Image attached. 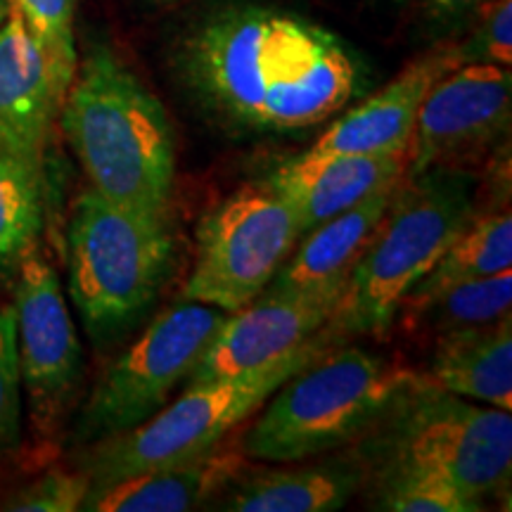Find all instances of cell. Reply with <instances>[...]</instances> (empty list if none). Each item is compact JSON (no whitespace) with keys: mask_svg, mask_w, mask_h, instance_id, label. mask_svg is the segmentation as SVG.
<instances>
[{"mask_svg":"<svg viewBox=\"0 0 512 512\" xmlns=\"http://www.w3.org/2000/svg\"><path fill=\"white\" fill-rule=\"evenodd\" d=\"M185 79L230 124L264 133L313 128L363 91L366 74L335 34L266 8L202 19L181 48Z\"/></svg>","mask_w":512,"mask_h":512,"instance_id":"6da1fadb","label":"cell"},{"mask_svg":"<svg viewBox=\"0 0 512 512\" xmlns=\"http://www.w3.org/2000/svg\"><path fill=\"white\" fill-rule=\"evenodd\" d=\"M57 119L93 190L143 209H169L174 128L157 95L112 48L93 46L76 62Z\"/></svg>","mask_w":512,"mask_h":512,"instance_id":"7a4b0ae2","label":"cell"},{"mask_svg":"<svg viewBox=\"0 0 512 512\" xmlns=\"http://www.w3.org/2000/svg\"><path fill=\"white\" fill-rule=\"evenodd\" d=\"M475 195V176L453 164L403 176L323 330L335 342L382 337L406 294L477 216Z\"/></svg>","mask_w":512,"mask_h":512,"instance_id":"3957f363","label":"cell"},{"mask_svg":"<svg viewBox=\"0 0 512 512\" xmlns=\"http://www.w3.org/2000/svg\"><path fill=\"white\" fill-rule=\"evenodd\" d=\"M174 259L166 211L117 202L88 188L67 230L69 297L93 342L131 328L157 299Z\"/></svg>","mask_w":512,"mask_h":512,"instance_id":"277c9868","label":"cell"},{"mask_svg":"<svg viewBox=\"0 0 512 512\" xmlns=\"http://www.w3.org/2000/svg\"><path fill=\"white\" fill-rule=\"evenodd\" d=\"M413 380L408 370L363 349L323 354L275 389L240 451L264 463H299L335 451L380 427Z\"/></svg>","mask_w":512,"mask_h":512,"instance_id":"5b68a950","label":"cell"},{"mask_svg":"<svg viewBox=\"0 0 512 512\" xmlns=\"http://www.w3.org/2000/svg\"><path fill=\"white\" fill-rule=\"evenodd\" d=\"M335 344L325 330L266 366L228 380L192 384L181 399L128 432L93 441L81 458L91 486L117 482L155 467L185 463L219 448L235 427L259 411L271 394Z\"/></svg>","mask_w":512,"mask_h":512,"instance_id":"8992f818","label":"cell"},{"mask_svg":"<svg viewBox=\"0 0 512 512\" xmlns=\"http://www.w3.org/2000/svg\"><path fill=\"white\" fill-rule=\"evenodd\" d=\"M380 427H387V460L437 472L479 503L510 482V411L475 406L437 384L413 380Z\"/></svg>","mask_w":512,"mask_h":512,"instance_id":"52a82bcc","label":"cell"},{"mask_svg":"<svg viewBox=\"0 0 512 512\" xmlns=\"http://www.w3.org/2000/svg\"><path fill=\"white\" fill-rule=\"evenodd\" d=\"M304 235L297 211L278 192L249 183L204 216L183 297L235 313L266 290Z\"/></svg>","mask_w":512,"mask_h":512,"instance_id":"ba28073f","label":"cell"},{"mask_svg":"<svg viewBox=\"0 0 512 512\" xmlns=\"http://www.w3.org/2000/svg\"><path fill=\"white\" fill-rule=\"evenodd\" d=\"M228 313L200 302L171 306L102 373L76 422V441L93 444L152 418L171 389L195 370Z\"/></svg>","mask_w":512,"mask_h":512,"instance_id":"9c48e42d","label":"cell"},{"mask_svg":"<svg viewBox=\"0 0 512 512\" xmlns=\"http://www.w3.org/2000/svg\"><path fill=\"white\" fill-rule=\"evenodd\" d=\"M17 354L22 389L38 434L50 437L76 399L83 349L55 268L38 245L17 268Z\"/></svg>","mask_w":512,"mask_h":512,"instance_id":"30bf717a","label":"cell"},{"mask_svg":"<svg viewBox=\"0 0 512 512\" xmlns=\"http://www.w3.org/2000/svg\"><path fill=\"white\" fill-rule=\"evenodd\" d=\"M510 67L463 62L441 76L422 100L408 147L406 176L479 155L510 126Z\"/></svg>","mask_w":512,"mask_h":512,"instance_id":"8fae6325","label":"cell"},{"mask_svg":"<svg viewBox=\"0 0 512 512\" xmlns=\"http://www.w3.org/2000/svg\"><path fill=\"white\" fill-rule=\"evenodd\" d=\"M342 292L344 287L299 294L261 292L245 309L228 313L188 375V387L238 377L302 347L325 328Z\"/></svg>","mask_w":512,"mask_h":512,"instance_id":"7c38bea8","label":"cell"},{"mask_svg":"<svg viewBox=\"0 0 512 512\" xmlns=\"http://www.w3.org/2000/svg\"><path fill=\"white\" fill-rule=\"evenodd\" d=\"M62 100L48 57L10 8L0 22V155L46 176V150Z\"/></svg>","mask_w":512,"mask_h":512,"instance_id":"4fadbf2b","label":"cell"},{"mask_svg":"<svg viewBox=\"0 0 512 512\" xmlns=\"http://www.w3.org/2000/svg\"><path fill=\"white\" fill-rule=\"evenodd\" d=\"M463 64L460 46L437 48L418 57L387 86L332 121L311 152L320 155H384L408 152L422 100L441 76Z\"/></svg>","mask_w":512,"mask_h":512,"instance_id":"5bb4252c","label":"cell"},{"mask_svg":"<svg viewBox=\"0 0 512 512\" xmlns=\"http://www.w3.org/2000/svg\"><path fill=\"white\" fill-rule=\"evenodd\" d=\"M406 169L408 152L320 155L306 150L304 155L275 166L264 183L297 211L306 233L318 223L356 207L384 185L399 183Z\"/></svg>","mask_w":512,"mask_h":512,"instance_id":"9a60e30c","label":"cell"},{"mask_svg":"<svg viewBox=\"0 0 512 512\" xmlns=\"http://www.w3.org/2000/svg\"><path fill=\"white\" fill-rule=\"evenodd\" d=\"M399 183L384 185L356 207L306 230L264 292L299 294L347 287Z\"/></svg>","mask_w":512,"mask_h":512,"instance_id":"2e32d148","label":"cell"},{"mask_svg":"<svg viewBox=\"0 0 512 512\" xmlns=\"http://www.w3.org/2000/svg\"><path fill=\"white\" fill-rule=\"evenodd\" d=\"M247 456L240 448H214L185 463L155 467L117 482L91 486L81 510L86 512H185L242 475Z\"/></svg>","mask_w":512,"mask_h":512,"instance_id":"e0dca14e","label":"cell"},{"mask_svg":"<svg viewBox=\"0 0 512 512\" xmlns=\"http://www.w3.org/2000/svg\"><path fill=\"white\" fill-rule=\"evenodd\" d=\"M430 382L463 399L512 411V318L439 335Z\"/></svg>","mask_w":512,"mask_h":512,"instance_id":"ac0fdd59","label":"cell"},{"mask_svg":"<svg viewBox=\"0 0 512 512\" xmlns=\"http://www.w3.org/2000/svg\"><path fill=\"white\" fill-rule=\"evenodd\" d=\"M363 479V470L351 460L268 470L242 479L221 508L233 512H330L344 508L358 494Z\"/></svg>","mask_w":512,"mask_h":512,"instance_id":"d6986e66","label":"cell"},{"mask_svg":"<svg viewBox=\"0 0 512 512\" xmlns=\"http://www.w3.org/2000/svg\"><path fill=\"white\" fill-rule=\"evenodd\" d=\"M503 271H512V219L508 209L475 216L432 266V271L406 294L399 311L430 302L448 287L465 280L489 278Z\"/></svg>","mask_w":512,"mask_h":512,"instance_id":"ffe728a7","label":"cell"},{"mask_svg":"<svg viewBox=\"0 0 512 512\" xmlns=\"http://www.w3.org/2000/svg\"><path fill=\"white\" fill-rule=\"evenodd\" d=\"M510 306L512 271H503L489 278L465 280V283L448 287L430 302L399 313L406 325L446 335V332L477 328V325L510 316Z\"/></svg>","mask_w":512,"mask_h":512,"instance_id":"44dd1931","label":"cell"},{"mask_svg":"<svg viewBox=\"0 0 512 512\" xmlns=\"http://www.w3.org/2000/svg\"><path fill=\"white\" fill-rule=\"evenodd\" d=\"M46 176L17 159L0 155V278L17 273L38 245L43 228Z\"/></svg>","mask_w":512,"mask_h":512,"instance_id":"7402d4cb","label":"cell"},{"mask_svg":"<svg viewBox=\"0 0 512 512\" xmlns=\"http://www.w3.org/2000/svg\"><path fill=\"white\" fill-rule=\"evenodd\" d=\"M373 508L389 512H479L484 505L437 472L387 460Z\"/></svg>","mask_w":512,"mask_h":512,"instance_id":"603a6c76","label":"cell"},{"mask_svg":"<svg viewBox=\"0 0 512 512\" xmlns=\"http://www.w3.org/2000/svg\"><path fill=\"white\" fill-rule=\"evenodd\" d=\"M10 8L27 24L29 34L48 57L57 86L67 93L79 62L74 41L76 0H10Z\"/></svg>","mask_w":512,"mask_h":512,"instance_id":"cb8c5ba5","label":"cell"},{"mask_svg":"<svg viewBox=\"0 0 512 512\" xmlns=\"http://www.w3.org/2000/svg\"><path fill=\"white\" fill-rule=\"evenodd\" d=\"M22 444V373L17 354L15 306H0V458Z\"/></svg>","mask_w":512,"mask_h":512,"instance_id":"d4e9b609","label":"cell"},{"mask_svg":"<svg viewBox=\"0 0 512 512\" xmlns=\"http://www.w3.org/2000/svg\"><path fill=\"white\" fill-rule=\"evenodd\" d=\"M91 491V479L83 472H48L3 503L5 510L22 512H74L81 510Z\"/></svg>","mask_w":512,"mask_h":512,"instance_id":"484cf974","label":"cell"},{"mask_svg":"<svg viewBox=\"0 0 512 512\" xmlns=\"http://www.w3.org/2000/svg\"><path fill=\"white\" fill-rule=\"evenodd\" d=\"M463 62L512 64V0H494L482 12V22L470 41L460 46Z\"/></svg>","mask_w":512,"mask_h":512,"instance_id":"4316f807","label":"cell"},{"mask_svg":"<svg viewBox=\"0 0 512 512\" xmlns=\"http://www.w3.org/2000/svg\"><path fill=\"white\" fill-rule=\"evenodd\" d=\"M477 0H430V5L441 15H458V12H463L467 8H472Z\"/></svg>","mask_w":512,"mask_h":512,"instance_id":"83f0119b","label":"cell"},{"mask_svg":"<svg viewBox=\"0 0 512 512\" xmlns=\"http://www.w3.org/2000/svg\"><path fill=\"white\" fill-rule=\"evenodd\" d=\"M8 12H10V0H0V22L8 17Z\"/></svg>","mask_w":512,"mask_h":512,"instance_id":"f1b7e54d","label":"cell"}]
</instances>
